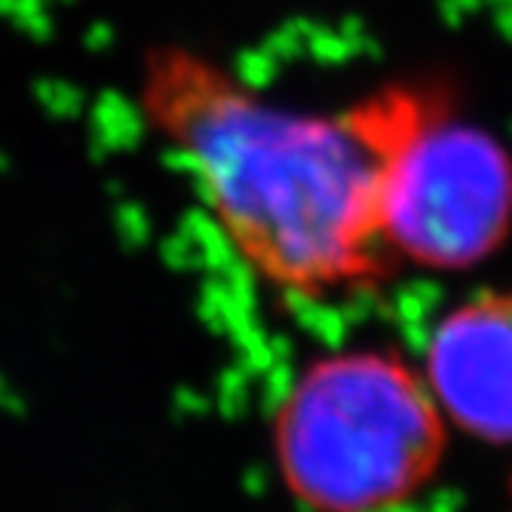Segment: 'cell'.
<instances>
[{
    "instance_id": "cell-1",
    "label": "cell",
    "mask_w": 512,
    "mask_h": 512,
    "mask_svg": "<svg viewBox=\"0 0 512 512\" xmlns=\"http://www.w3.org/2000/svg\"><path fill=\"white\" fill-rule=\"evenodd\" d=\"M138 111L230 252L273 292H365L399 270L378 227L375 166L344 111L286 105L181 43L145 56Z\"/></svg>"
},
{
    "instance_id": "cell-2",
    "label": "cell",
    "mask_w": 512,
    "mask_h": 512,
    "mask_svg": "<svg viewBox=\"0 0 512 512\" xmlns=\"http://www.w3.org/2000/svg\"><path fill=\"white\" fill-rule=\"evenodd\" d=\"M270 451L304 512H396L436 482L448 421L421 368L350 347L298 371L273 408Z\"/></svg>"
},
{
    "instance_id": "cell-3",
    "label": "cell",
    "mask_w": 512,
    "mask_h": 512,
    "mask_svg": "<svg viewBox=\"0 0 512 512\" xmlns=\"http://www.w3.org/2000/svg\"><path fill=\"white\" fill-rule=\"evenodd\" d=\"M375 166L378 227L399 267L473 270L512 237V148L451 83L390 80L341 108Z\"/></svg>"
},
{
    "instance_id": "cell-4",
    "label": "cell",
    "mask_w": 512,
    "mask_h": 512,
    "mask_svg": "<svg viewBox=\"0 0 512 512\" xmlns=\"http://www.w3.org/2000/svg\"><path fill=\"white\" fill-rule=\"evenodd\" d=\"M421 375L448 427L482 445H512V289L454 304L433 325Z\"/></svg>"
},
{
    "instance_id": "cell-5",
    "label": "cell",
    "mask_w": 512,
    "mask_h": 512,
    "mask_svg": "<svg viewBox=\"0 0 512 512\" xmlns=\"http://www.w3.org/2000/svg\"><path fill=\"white\" fill-rule=\"evenodd\" d=\"M509 512H512V485H509Z\"/></svg>"
}]
</instances>
